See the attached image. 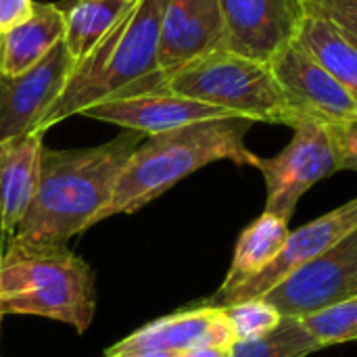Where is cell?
Wrapping results in <instances>:
<instances>
[{
  "mask_svg": "<svg viewBox=\"0 0 357 357\" xmlns=\"http://www.w3.org/2000/svg\"><path fill=\"white\" fill-rule=\"evenodd\" d=\"M301 322L322 347L357 341V293L318 314L301 318Z\"/></svg>",
  "mask_w": 357,
  "mask_h": 357,
  "instance_id": "21",
  "label": "cell"
},
{
  "mask_svg": "<svg viewBox=\"0 0 357 357\" xmlns=\"http://www.w3.org/2000/svg\"><path fill=\"white\" fill-rule=\"evenodd\" d=\"M236 343L230 320L222 307L199 305L178 310L169 316L153 320L117 341L105 351V357H134L142 354L180 356L201 347H226Z\"/></svg>",
  "mask_w": 357,
  "mask_h": 357,
  "instance_id": "9",
  "label": "cell"
},
{
  "mask_svg": "<svg viewBox=\"0 0 357 357\" xmlns=\"http://www.w3.org/2000/svg\"><path fill=\"white\" fill-rule=\"evenodd\" d=\"M44 134L31 132L0 144V257L10 247L38 186Z\"/></svg>",
  "mask_w": 357,
  "mask_h": 357,
  "instance_id": "15",
  "label": "cell"
},
{
  "mask_svg": "<svg viewBox=\"0 0 357 357\" xmlns=\"http://www.w3.org/2000/svg\"><path fill=\"white\" fill-rule=\"evenodd\" d=\"M157 90L218 107L253 123L293 126V113L270 63L226 48L209 52L163 77Z\"/></svg>",
  "mask_w": 357,
  "mask_h": 357,
  "instance_id": "5",
  "label": "cell"
},
{
  "mask_svg": "<svg viewBox=\"0 0 357 357\" xmlns=\"http://www.w3.org/2000/svg\"><path fill=\"white\" fill-rule=\"evenodd\" d=\"M134 357H176L172 354H142V356H134Z\"/></svg>",
  "mask_w": 357,
  "mask_h": 357,
  "instance_id": "27",
  "label": "cell"
},
{
  "mask_svg": "<svg viewBox=\"0 0 357 357\" xmlns=\"http://www.w3.org/2000/svg\"><path fill=\"white\" fill-rule=\"evenodd\" d=\"M222 310L226 312V316L230 320L236 341L259 339V337L272 333L282 320L280 312L274 305H270L264 297L236 301Z\"/></svg>",
  "mask_w": 357,
  "mask_h": 357,
  "instance_id": "22",
  "label": "cell"
},
{
  "mask_svg": "<svg viewBox=\"0 0 357 357\" xmlns=\"http://www.w3.org/2000/svg\"><path fill=\"white\" fill-rule=\"evenodd\" d=\"M176 357H228L226 347H201V349H190Z\"/></svg>",
  "mask_w": 357,
  "mask_h": 357,
  "instance_id": "26",
  "label": "cell"
},
{
  "mask_svg": "<svg viewBox=\"0 0 357 357\" xmlns=\"http://www.w3.org/2000/svg\"><path fill=\"white\" fill-rule=\"evenodd\" d=\"M303 8L328 19L357 50V0H303Z\"/></svg>",
  "mask_w": 357,
  "mask_h": 357,
  "instance_id": "23",
  "label": "cell"
},
{
  "mask_svg": "<svg viewBox=\"0 0 357 357\" xmlns=\"http://www.w3.org/2000/svg\"><path fill=\"white\" fill-rule=\"evenodd\" d=\"M73 65L61 42L33 69L21 75L0 73V144L36 132L63 90Z\"/></svg>",
  "mask_w": 357,
  "mask_h": 357,
  "instance_id": "11",
  "label": "cell"
},
{
  "mask_svg": "<svg viewBox=\"0 0 357 357\" xmlns=\"http://www.w3.org/2000/svg\"><path fill=\"white\" fill-rule=\"evenodd\" d=\"M357 293V228L326 253L295 270L264 299L282 318H307Z\"/></svg>",
  "mask_w": 357,
  "mask_h": 357,
  "instance_id": "7",
  "label": "cell"
},
{
  "mask_svg": "<svg viewBox=\"0 0 357 357\" xmlns=\"http://www.w3.org/2000/svg\"><path fill=\"white\" fill-rule=\"evenodd\" d=\"M33 0H0V31L25 21L33 10Z\"/></svg>",
  "mask_w": 357,
  "mask_h": 357,
  "instance_id": "25",
  "label": "cell"
},
{
  "mask_svg": "<svg viewBox=\"0 0 357 357\" xmlns=\"http://www.w3.org/2000/svg\"><path fill=\"white\" fill-rule=\"evenodd\" d=\"M326 130L335 149L339 172L341 169L357 172V117L328 123Z\"/></svg>",
  "mask_w": 357,
  "mask_h": 357,
  "instance_id": "24",
  "label": "cell"
},
{
  "mask_svg": "<svg viewBox=\"0 0 357 357\" xmlns=\"http://www.w3.org/2000/svg\"><path fill=\"white\" fill-rule=\"evenodd\" d=\"M0 312L86 333L96 312L94 272L67 245H10L0 257Z\"/></svg>",
  "mask_w": 357,
  "mask_h": 357,
  "instance_id": "4",
  "label": "cell"
},
{
  "mask_svg": "<svg viewBox=\"0 0 357 357\" xmlns=\"http://www.w3.org/2000/svg\"><path fill=\"white\" fill-rule=\"evenodd\" d=\"M79 115L115 123L123 130L142 132L144 136H155V134L172 132V130H178L197 121L228 117L232 113H226L218 107L174 94L167 90H153V92L115 98V100L88 107Z\"/></svg>",
  "mask_w": 357,
  "mask_h": 357,
  "instance_id": "14",
  "label": "cell"
},
{
  "mask_svg": "<svg viewBox=\"0 0 357 357\" xmlns=\"http://www.w3.org/2000/svg\"><path fill=\"white\" fill-rule=\"evenodd\" d=\"M293 140L274 157H257L266 180V211L291 220L301 197L320 180L339 172L326 126L305 121L293 128Z\"/></svg>",
  "mask_w": 357,
  "mask_h": 357,
  "instance_id": "6",
  "label": "cell"
},
{
  "mask_svg": "<svg viewBox=\"0 0 357 357\" xmlns=\"http://www.w3.org/2000/svg\"><path fill=\"white\" fill-rule=\"evenodd\" d=\"M132 2L126 0H73L65 13L63 44L73 63L82 61L117 23Z\"/></svg>",
  "mask_w": 357,
  "mask_h": 357,
  "instance_id": "19",
  "label": "cell"
},
{
  "mask_svg": "<svg viewBox=\"0 0 357 357\" xmlns=\"http://www.w3.org/2000/svg\"><path fill=\"white\" fill-rule=\"evenodd\" d=\"M126 130L113 140L86 149H42L38 186L10 245H67L96 224L115 184L146 140Z\"/></svg>",
  "mask_w": 357,
  "mask_h": 357,
  "instance_id": "1",
  "label": "cell"
},
{
  "mask_svg": "<svg viewBox=\"0 0 357 357\" xmlns=\"http://www.w3.org/2000/svg\"><path fill=\"white\" fill-rule=\"evenodd\" d=\"M161 10L163 0H134L109 33L73 65L36 132L46 134L88 107L157 90L163 82L157 65Z\"/></svg>",
  "mask_w": 357,
  "mask_h": 357,
  "instance_id": "2",
  "label": "cell"
},
{
  "mask_svg": "<svg viewBox=\"0 0 357 357\" xmlns=\"http://www.w3.org/2000/svg\"><path fill=\"white\" fill-rule=\"evenodd\" d=\"M324 349L299 318H282L280 324L253 341H236L228 357H307Z\"/></svg>",
  "mask_w": 357,
  "mask_h": 357,
  "instance_id": "20",
  "label": "cell"
},
{
  "mask_svg": "<svg viewBox=\"0 0 357 357\" xmlns=\"http://www.w3.org/2000/svg\"><path fill=\"white\" fill-rule=\"evenodd\" d=\"M65 13L59 4L36 2L19 25L0 31V73L21 75L44 61L63 42Z\"/></svg>",
  "mask_w": 357,
  "mask_h": 357,
  "instance_id": "16",
  "label": "cell"
},
{
  "mask_svg": "<svg viewBox=\"0 0 357 357\" xmlns=\"http://www.w3.org/2000/svg\"><path fill=\"white\" fill-rule=\"evenodd\" d=\"M295 40L331 71L357 105V50L341 36V31L328 19L305 13Z\"/></svg>",
  "mask_w": 357,
  "mask_h": 357,
  "instance_id": "18",
  "label": "cell"
},
{
  "mask_svg": "<svg viewBox=\"0 0 357 357\" xmlns=\"http://www.w3.org/2000/svg\"><path fill=\"white\" fill-rule=\"evenodd\" d=\"M2 320H4V314L0 312V331H2Z\"/></svg>",
  "mask_w": 357,
  "mask_h": 357,
  "instance_id": "28",
  "label": "cell"
},
{
  "mask_svg": "<svg viewBox=\"0 0 357 357\" xmlns=\"http://www.w3.org/2000/svg\"><path fill=\"white\" fill-rule=\"evenodd\" d=\"M224 48L270 63L295 40L305 8L301 0H220Z\"/></svg>",
  "mask_w": 357,
  "mask_h": 357,
  "instance_id": "10",
  "label": "cell"
},
{
  "mask_svg": "<svg viewBox=\"0 0 357 357\" xmlns=\"http://www.w3.org/2000/svg\"><path fill=\"white\" fill-rule=\"evenodd\" d=\"M126 2H134V0H126Z\"/></svg>",
  "mask_w": 357,
  "mask_h": 357,
  "instance_id": "29",
  "label": "cell"
},
{
  "mask_svg": "<svg viewBox=\"0 0 357 357\" xmlns=\"http://www.w3.org/2000/svg\"><path fill=\"white\" fill-rule=\"evenodd\" d=\"M289 234V220L280 215L264 211L257 220H253L241 232L228 274L218 293L211 299H207V305H220L222 299H226L232 291L264 274L284 249Z\"/></svg>",
  "mask_w": 357,
  "mask_h": 357,
  "instance_id": "17",
  "label": "cell"
},
{
  "mask_svg": "<svg viewBox=\"0 0 357 357\" xmlns=\"http://www.w3.org/2000/svg\"><path fill=\"white\" fill-rule=\"evenodd\" d=\"M251 126V119L228 115L149 136L126 163L96 224L119 213L140 211L184 178L215 161L255 167L257 155L245 144Z\"/></svg>",
  "mask_w": 357,
  "mask_h": 357,
  "instance_id": "3",
  "label": "cell"
},
{
  "mask_svg": "<svg viewBox=\"0 0 357 357\" xmlns=\"http://www.w3.org/2000/svg\"><path fill=\"white\" fill-rule=\"evenodd\" d=\"M224 48L220 0H163L157 65L163 77Z\"/></svg>",
  "mask_w": 357,
  "mask_h": 357,
  "instance_id": "12",
  "label": "cell"
},
{
  "mask_svg": "<svg viewBox=\"0 0 357 357\" xmlns=\"http://www.w3.org/2000/svg\"><path fill=\"white\" fill-rule=\"evenodd\" d=\"M356 228L357 197L351 199V201H347L345 205L328 211L326 215H322V218H318V220H314V222L297 228L295 232H291L289 238H287V243H284V249L274 259V264L264 274L255 276L253 280H249L241 289L232 291L215 307H226V305L236 303V301L264 297L280 280H284L287 276H291L301 266H305L312 259H316L322 253H326L333 245H337L339 241H343Z\"/></svg>",
  "mask_w": 357,
  "mask_h": 357,
  "instance_id": "13",
  "label": "cell"
},
{
  "mask_svg": "<svg viewBox=\"0 0 357 357\" xmlns=\"http://www.w3.org/2000/svg\"><path fill=\"white\" fill-rule=\"evenodd\" d=\"M270 67L293 113L291 128L305 121L328 126L357 117V105L349 92L297 40H291L270 61Z\"/></svg>",
  "mask_w": 357,
  "mask_h": 357,
  "instance_id": "8",
  "label": "cell"
}]
</instances>
